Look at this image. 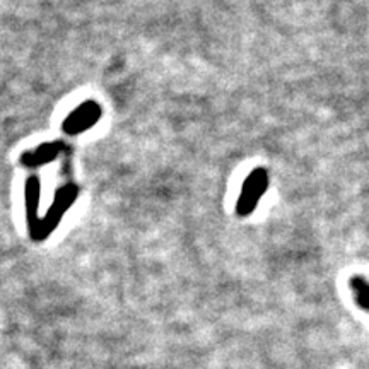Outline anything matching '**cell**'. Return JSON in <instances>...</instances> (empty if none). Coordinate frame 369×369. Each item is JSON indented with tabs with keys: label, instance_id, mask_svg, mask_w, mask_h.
Returning a JSON list of instances; mask_svg holds the SVG:
<instances>
[{
	"label": "cell",
	"instance_id": "obj_1",
	"mask_svg": "<svg viewBox=\"0 0 369 369\" xmlns=\"http://www.w3.org/2000/svg\"><path fill=\"white\" fill-rule=\"evenodd\" d=\"M267 186H268V175L264 168H257V170L251 171V175L243 183L241 195L240 199H238L236 205L238 216L241 217L250 216V214L257 209L258 200L264 196Z\"/></svg>",
	"mask_w": 369,
	"mask_h": 369
},
{
	"label": "cell",
	"instance_id": "obj_2",
	"mask_svg": "<svg viewBox=\"0 0 369 369\" xmlns=\"http://www.w3.org/2000/svg\"><path fill=\"white\" fill-rule=\"evenodd\" d=\"M101 118V108H99L98 103L94 101H86L82 105H79L71 115L65 118L64 122V132L68 136H77V133L86 132V130L91 129L92 125L98 123V120Z\"/></svg>",
	"mask_w": 369,
	"mask_h": 369
},
{
	"label": "cell",
	"instance_id": "obj_3",
	"mask_svg": "<svg viewBox=\"0 0 369 369\" xmlns=\"http://www.w3.org/2000/svg\"><path fill=\"white\" fill-rule=\"evenodd\" d=\"M64 146L62 142H47L38 146L34 151H29V153H24L21 156V163L27 168H38L43 166V164L50 163L53 161L58 154L62 153Z\"/></svg>",
	"mask_w": 369,
	"mask_h": 369
},
{
	"label": "cell",
	"instance_id": "obj_4",
	"mask_svg": "<svg viewBox=\"0 0 369 369\" xmlns=\"http://www.w3.org/2000/svg\"><path fill=\"white\" fill-rule=\"evenodd\" d=\"M24 202H26L27 224H34L38 217V203H40V180L38 177H29L24 186Z\"/></svg>",
	"mask_w": 369,
	"mask_h": 369
},
{
	"label": "cell",
	"instance_id": "obj_5",
	"mask_svg": "<svg viewBox=\"0 0 369 369\" xmlns=\"http://www.w3.org/2000/svg\"><path fill=\"white\" fill-rule=\"evenodd\" d=\"M75 196H77V188H75L74 185L62 186V188L57 192V195H55L53 205L57 207V209L60 210L62 214H64L65 210L71 209V205L74 203Z\"/></svg>",
	"mask_w": 369,
	"mask_h": 369
},
{
	"label": "cell",
	"instance_id": "obj_6",
	"mask_svg": "<svg viewBox=\"0 0 369 369\" xmlns=\"http://www.w3.org/2000/svg\"><path fill=\"white\" fill-rule=\"evenodd\" d=\"M351 285H353L354 292H356V299L357 305L363 309L369 311V284L364 281L363 277H356L351 281Z\"/></svg>",
	"mask_w": 369,
	"mask_h": 369
}]
</instances>
